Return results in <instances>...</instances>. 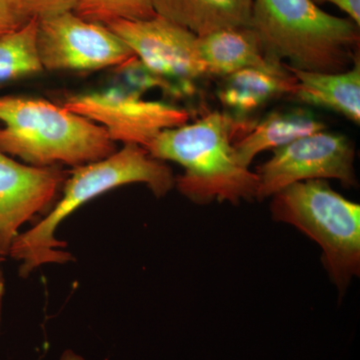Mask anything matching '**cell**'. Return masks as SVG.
Listing matches in <instances>:
<instances>
[{"label": "cell", "mask_w": 360, "mask_h": 360, "mask_svg": "<svg viewBox=\"0 0 360 360\" xmlns=\"http://www.w3.org/2000/svg\"><path fill=\"white\" fill-rule=\"evenodd\" d=\"M198 49L207 77H226L271 60L265 56L251 26L224 28L198 37Z\"/></svg>", "instance_id": "14"}, {"label": "cell", "mask_w": 360, "mask_h": 360, "mask_svg": "<svg viewBox=\"0 0 360 360\" xmlns=\"http://www.w3.org/2000/svg\"><path fill=\"white\" fill-rule=\"evenodd\" d=\"M354 162L355 146L345 135L326 130L307 135L274 149L272 158L257 168L255 200H266L305 180L336 179L345 187H356Z\"/></svg>", "instance_id": "7"}, {"label": "cell", "mask_w": 360, "mask_h": 360, "mask_svg": "<svg viewBox=\"0 0 360 360\" xmlns=\"http://www.w3.org/2000/svg\"><path fill=\"white\" fill-rule=\"evenodd\" d=\"M63 105L101 125L113 141L146 149L161 131L186 124L191 117L184 108L118 89L75 94Z\"/></svg>", "instance_id": "8"}, {"label": "cell", "mask_w": 360, "mask_h": 360, "mask_svg": "<svg viewBox=\"0 0 360 360\" xmlns=\"http://www.w3.org/2000/svg\"><path fill=\"white\" fill-rule=\"evenodd\" d=\"M155 13L198 37L250 26L253 0H153Z\"/></svg>", "instance_id": "13"}, {"label": "cell", "mask_w": 360, "mask_h": 360, "mask_svg": "<svg viewBox=\"0 0 360 360\" xmlns=\"http://www.w3.org/2000/svg\"><path fill=\"white\" fill-rule=\"evenodd\" d=\"M68 172L58 167H34L0 151V257H8L20 229L46 212Z\"/></svg>", "instance_id": "10"}, {"label": "cell", "mask_w": 360, "mask_h": 360, "mask_svg": "<svg viewBox=\"0 0 360 360\" xmlns=\"http://www.w3.org/2000/svg\"><path fill=\"white\" fill-rule=\"evenodd\" d=\"M73 13L103 25L117 20H148L158 15L153 0H79Z\"/></svg>", "instance_id": "17"}, {"label": "cell", "mask_w": 360, "mask_h": 360, "mask_svg": "<svg viewBox=\"0 0 360 360\" xmlns=\"http://www.w3.org/2000/svg\"><path fill=\"white\" fill-rule=\"evenodd\" d=\"M326 124L307 108L276 110L255 122L248 134L234 143L241 165L250 167L259 153L286 144L314 132L326 130Z\"/></svg>", "instance_id": "15"}, {"label": "cell", "mask_w": 360, "mask_h": 360, "mask_svg": "<svg viewBox=\"0 0 360 360\" xmlns=\"http://www.w3.org/2000/svg\"><path fill=\"white\" fill-rule=\"evenodd\" d=\"M314 4H331L343 13H347L348 18L354 20L360 26V0H312Z\"/></svg>", "instance_id": "20"}, {"label": "cell", "mask_w": 360, "mask_h": 360, "mask_svg": "<svg viewBox=\"0 0 360 360\" xmlns=\"http://www.w3.org/2000/svg\"><path fill=\"white\" fill-rule=\"evenodd\" d=\"M2 258L0 257V264H1ZM4 290H6V283H4V272L0 267V307H1L2 298L4 296Z\"/></svg>", "instance_id": "21"}, {"label": "cell", "mask_w": 360, "mask_h": 360, "mask_svg": "<svg viewBox=\"0 0 360 360\" xmlns=\"http://www.w3.org/2000/svg\"><path fill=\"white\" fill-rule=\"evenodd\" d=\"M37 32L34 16L20 30L0 37V82L44 71L37 51Z\"/></svg>", "instance_id": "16"}, {"label": "cell", "mask_w": 360, "mask_h": 360, "mask_svg": "<svg viewBox=\"0 0 360 360\" xmlns=\"http://www.w3.org/2000/svg\"><path fill=\"white\" fill-rule=\"evenodd\" d=\"M0 151L34 167H77L117 150L101 125L34 97L0 96Z\"/></svg>", "instance_id": "4"}, {"label": "cell", "mask_w": 360, "mask_h": 360, "mask_svg": "<svg viewBox=\"0 0 360 360\" xmlns=\"http://www.w3.org/2000/svg\"><path fill=\"white\" fill-rule=\"evenodd\" d=\"M60 360H85L84 357L80 356V355H78L77 354H75V352H65V354H63V356H61Z\"/></svg>", "instance_id": "22"}, {"label": "cell", "mask_w": 360, "mask_h": 360, "mask_svg": "<svg viewBox=\"0 0 360 360\" xmlns=\"http://www.w3.org/2000/svg\"><path fill=\"white\" fill-rule=\"evenodd\" d=\"M32 18L25 0H0V37L20 30Z\"/></svg>", "instance_id": "18"}, {"label": "cell", "mask_w": 360, "mask_h": 360, "mask_svg": "<svg viewBox=\"0 0 360 360\" xmlns=\"http://www.w3.org/2000/svg\"><path fill=\"white\" fill-rule=\"evenodd\" d=\"M33 16L46 18L71 13L77 8L79 0H25Z\"/></svg>", "instance_id": "19"}, {"label": "cell", "mask_w": 360, "mask_h": 360, "mask_svg": "<svg viewBox=\"0 0 360 360\" xmlns=\"http://www.w3.org/2000/svg\"><path fill=\"white\" fill-rule=\"evenodd\" d=\"M158 77L193 80L207 77L198 49V35L156 15L148 20H117L105 25Z\"/></svg>", "instance_id": "9"}, {"label": "cell", "mask_w": 360, "mask_h": 360, "mask_svg": "<svg viewBox=\"0 0 360 360\" xmlns=\"http://www.w3.org/2000/svg\"><path fill=\"white\" fill-rule=\"evenodd\" d=\"M0 323H1V309H0Z\"/></svg>", "instance_id": "23"}, {"label": "cell", "mask_w": 360, "mask_h": 360, "mask_svg": "<svg viewBox=\"0 0 360 360\" xmlns=\"http://www.w3.org/2000/svg\"><path fill=\"white\" fill-rule=\"evenodd\" d=\"M257 122L212 111L193 123L161 131L149 144V155L184 168L175 179L182 195L198 205L213 201L239 205L257 198V175L241 165L234 143Z\"/></svg>", "instance_id": "1"}, {"label": "cell", "mask_w": 360, "mask_h": 360, "mask_svg": "<svg viewBox=\"0 0 360 360\" xmlns=\"http://www.w3.org/2000/svg\"><path fill=\"white\" fill-rule=\"evenodd\" d=\"M250 26L267 58L295 70L343 72L359 59V25L312 0H253Z\"/></svg>", "instance_id": "3"}, {"label": "cell", "mask_w": 360, "mask_h": 360, "mask_svg": "<svg viewBox=\"0 0 360 360\" xmlns=\"http://www.w3.org/2000/svg\"><path fill=\"white\" fill-rule=\"evenodd\" d=\"M37 51L44 70H99L137 60L129 45L108 26L65 13L37 18Z\"/></svg>", "instance_id": "6"}, {"label": "cell", "mask_w": 360, "mask_h": 360, "mask_svg": "<svg viewBox=\"0 0 360 360\" xmlns=\"http://www.w3.org/2000/svg\"><path fill=\"white\" fill-rule=\"evenodd\" d=\"M220 101L236 116L248 118L265 104L281 96H290L297 80L285 63L270 60L255 68L236 71L222 78Z\"/></svg>", "instance_id": "11"}, {"label": "cell", "mask_w": 360, "mask_h": 360, "mask_svg": "<svg viewBox=\"0 0 360 360\" xmlns=\"http://www.w3.org/2000/svg\"><path fill=\"white\" fill-rule=\"evenodd\" d=\"M175 179L165 161L131 143L103 160L73 167L60 200L39 224L16 238L8 257L20 262L18 271L25 278L42 265L65 264L73 259L72 255L65 250L66 243L56 238V232L71 213L97 196L127 184H146L155 196L162 198L174 188Z\"/></svg>", "instance_id": "2"}, {"label": "cell", "mask_w": 360, "mask_h": 360, "mask_svg": "<svg viewBox=\"0 0 360 360\" xmlns=\"http://www.w3.org/2000/svg\"><path fill=\"white\" fill-rule=\"evenodd\" d=\"M272 219L293 225L322 250V264L345 295L360 274V205L331 188L326 180H305L271 196Z\"/></svg>", "instance_id": "5"}, {"label": "cell", "mask_w": 360, "mask_h": 360, "mask_svg": "<svg viewBox=\"0 0 360 360\" xmlns=\"http://www.w3.org/2000/svg\"><path fill=\"white\" fill-rule=\"evenodd\" d=\"M288 66L297 84L290 97L297 103L326 108L360 123V60L343 72H316Z\"/></svg>", "instance_id": "12"}]
</instances>
